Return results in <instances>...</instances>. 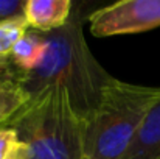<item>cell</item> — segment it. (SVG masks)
<instances>
[{
    "label": "cell",
    "mask_w": 160,
    "mask_h": 159,
    "mask_svg": "<svg viewBox=\"0 0 160 159\" xmlns=\"http://www.w3.org/2000/svg\"><path fill=\"white\" fill-rule=\"evenodd\" d=\"M44 34L47 50L41 64L31 72L16 73V77L30 97L38 95L52 84L64 86L73 108L87 122L115 78L90 52L78 13H72L70 20L62 28Z\"/></svg>",
    "instance_id": "6da1fadb"
},
{
    "label": "cell",
    "mask_w": 160,
    "mask_h": 159,
    "mask_svg": "<svg viewBox=\"0 0 160 159\" xmlns=\"http://www.w3.org/2000/svg\"><path fill=\"white\" fill-rule=\"evenodd\" d=\"M5 126L17 133L28 159H86V119L61 84L31 97Z\"/></svg>",
    "instance_id": "7a4b0ae2"
},
{
    "label": "cell",
    "mask_w": 160,
    "mask_h": 159,
    "mask_svg": "<svg viewBox=\"0 0 160 159\" xmlns=\"http://www.w3.org/2000/svg\"><path fill=\"white\" fill-rule=\"evenodd\" d=\"M159 100L160 87L115 78L86 122V159H121Z\"/></svg>",
    "instance_id": "3957f363"
},
{
    "label": "cell",
    "mask_w": 160,
    "mask_h": 159,
    "mask_svg": "<svg viewBox=\"0 0 160 159\" xmlns=\"http://www.w3.org/2000/svg\"><path fill=\"white\" fill-rule=\"evenodd\" d=\"M90 33L97 38L135 34L160 27V0H121L89 16Z\"/></svg>",
    "instance_id": "277c9868"
},
{
    "label": "cell",
    "mask_w": 160,
    "mask_h": 159,
    "mask_svg": "<svg viewBox=\"0 0 160 159\" xmlns=\"http://www.w3.org/2000/svg\"><path fill=\"white\" fill-rule=\"evenodd\" d=\"M72 0H25L23 13L30 30L52 33L62 28L72 17Z\"/></svg>",
    "instance_id": "5b68a950"
},
{
    "label": "cell",
    "mask_w": 160,
    "mask_h": 159,
    "mask_svg": "<svg viewBox=\"0 0 160 159\" xmlns=\"http://www.w3.org/2000/svg\"><path fill=\"white\" fill-rule=\"evenodd\" d=\"M121 159H160V100L146 114Z\"/></svg>",
    "instance_id": "8992f818"
},
{
    "label": "cell",
    "mask_w": 160,
    "mask_h": 159,
    "mask_svg": "<svg viewBox=\"0 0 160 159\" xmlns=\"http://www.w3.org/2000/svg\"><path fill=\"white\" fill-rule=\"evenodd\" d=\"M45 50H47L45 34L36 30H28L25 36L16 44L8 59L16 73L19 75L28 73L41 64Z\"/></svg>",
    "instance_id": "52a82bcc"
},
{
    "label": "cell",
    "mask_w": 160,
    "mask_h": 159,
    "mask_svg": "<svg viewBox=\"0 0 160 159\" xmlns=\"http://www.w3.org/2000/svg\"><path fill=\"white\" fill-rule=\"evenodd\" d=\"M30 98V94L23 89L16 73L0 81V128L27 105Z\"/></svg>",
    "instance_id": "ba28073f"
},
{
    "label": "cell",
    "mask_w": 160,
    "mask_h": 159,
    "mask_svg": "<svg viewBox=\"0 0 160 159\" xmlns=\"http://www.w3.org/2000/svg\"><path fill=\"white\" fill-rule=\"evenodd\" d=\"M30 30L23 16L0 22V59H8L16 44Z\"/></svg>",
    "instance_id": "9c48e42d"
},
{
    "label": "cell",
    "mask_w": 160,
    "mask_h": 159,
    "mask_svg": "<svg viewBox=\"0 0 160 159\" xmlns=\"http://www.w3.org/2000/svg\"><path fill=\"white\" fill-rule=\"evenodd\" d=\"M0 159H28L27 147L12 128H0Z\"/></svg>",
    "instance_id": "30bf717a"
},
{
    "label": "cell",
    "mask_w": 160,
    "mask_h": 159,
    "mask_svg": "<svg viewBox=\"0 0 160 159\" xmlns=\"http://www.w3.org/2000/svg\"><path fill=\"white\" fill-rule=\"evenodd\" d=\"M23 6L25 0H0V22L22 16Z\"/></svg>",
    "instance_id": "8fae6325"
},
{
    "label": "cell",
    "mask_w": 160,
    "mask_h": 159,
    "mask_svg": "<svg viewBox=\"0 0 160 159\" xmlns=\"http://www.w3.org/2000/svg\"><path fill=\"white\" fill-rule=\"evenodd\" d=\"M16 72L12 69V66L9 64V59H0V78H6V77H12Z\"/></svg>",
    "instance_id": "7c38bea8"
},
{
    "label": "cell",
    "mask_w": 160,
    "mask_h": 159,
    "mask_svg": "<svg viewBox=\"0 0 160 159\" xmlns=\"http://www.w3.org/2000/svg\"><path fill=\"white\" fill-rule=\"evenodd\" d=\"M6 78H9V77H6ZM3 80H5V78H0V81H3Z\"/></svg>",
    "instance_id": "4fadbf2b"
}]
</instances>
